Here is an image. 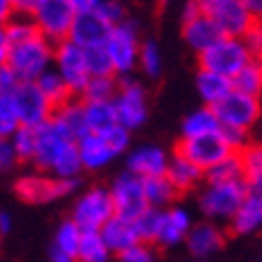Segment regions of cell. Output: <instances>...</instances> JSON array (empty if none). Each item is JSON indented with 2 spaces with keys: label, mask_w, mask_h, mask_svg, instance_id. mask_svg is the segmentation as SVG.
<instances>
[{
  "label": "cell",
  "mask_w": 262,
  "mask_h": 262,
  "mask_svg": "<svg viewBox=\"0 0 262 262\" xmlns=\"http://www.w3.org/2000/svg\"><path fill=\"white\" fill-rule=\"evenodd\" d=\"M32 164L41 173L56 176L63 181H77V176L84 171L77 142L53 118L39 127V147Z\"/></svg>",
  "instance_id": "1"
},
{
  "label": "cell",
  "mask_w": 262,
  "mask_h": 262,
  "mask_svg": "<svg viewBox=\"0 0 262 262\" xmlns=\"http://www.w3.org/2000/svg\"><path fill=\"white\" fill-rule=\"evenodd\" d=\"M226 243V231L214 222H200L192 226V231L185 238V246H188V253L195 257V260H205L209 255L219 253Z\"/></svg>",
  "instance_id": "17"
},
{
  "label": "cell",
  "mask_w": 262,
  "mask_h": 262,
  "mask_svg": "<svg viewBox=\"0 0 262 262\" xmlns=\"http://www.w3.org/2000/svg\"><path fill=\"white\" fill-rule=\"evenodd\" d=\"M96 15L101 17V19L108 24L111 29H113V27H118V24H123L125 19H130V17H127L125 5H123L120 0H103L101 8L96 10Z\"/></svg>",
  "instance_id": "43"
},
{
  "label": "cell",
  "mask_w": 262,
  "mask_h": 262,
  "mask_svg": "<svg viewBox=\"0 0 262 262\" xmlns=\"http://www.w3.org/2000/svg\"><path fill=\"white\" fill-rule=\"evenodd\" d=\"M118 92L120 77H92L80 99L87 103H108L118 96Z\"/></svg>",
  "instance_id": "31"
},
{
  "label": "cell",
  "mask_w": 262,
  "mask_h": 262,
  "mask_svg": "<svg viewBox=\"0 0 262 262\" xmlns=\"http://www.w3.org/2000/svg\"><path fill=\"white\" fill-rule=\"evenodd\" d=\"M144 192H147V202L151 209H168L173 207L176 198L181 192L176 190V185L168 181V176H157V178H147L144 181Z\"/></svg>",
  "instance_id": "28"
},
{
  "label": "cell",
  "mask_w": 262,
  "mask_h": 262,
  "mask_svg": "<svg viewBox=\"0 0 262 262\" xmlns=\"http://www.w3.org/2000/svg\"><path fill=\"white\" fill-rule=\"evenodd\" d=\"M192 214L185 209V207H168L164 209V219H161V233H159V241L157 246L161 248H171V246H178V243H185L188 233L192 231Z\"/></svg>",
  "instance_id": "20"
},
{
  "label": "cell",
  "mask_w": 262,
  "mask_h": 262,
  "mask_svg": "<svg viewBox=\"0 0 262 262\" xmlns=\"http://www.w3.org/2000/svg\"><path fill=\"white\" fill-rule=\"evenodd\" d=\"M5 94V89H3V80H0V96Z\"/></svg>",
  "instance_id": "56"
},
{
  "label": "cell",
  "mask_w": 262,
  "mask_h": 262,
  "mask_svg": "<svg viewBox=\"0 0 262 262\" xmlns=\"http://www.w3.org/2000/svg\"><path fill=\"white\" fill-rule=\"evenodd\" d=\"M84 108H87L89 130L96 133V135H103V133H108L111 127L118 125V116H116L113 101H108V103H87L84 101Z\"/></svg>",
  "instance_id": "34"
},
{
  "label": "cell",
  "mask_w": 262,
  "mask_h": 262,
  "mask_svg": "<svg viewBox=\"0 0 262 262\" xmlns=\"http://www.w3.org/2000/svg\"><path fill=\"white\" fill-rule=\"evenodd\" d=\"M253 58H255V53L248 39L224 36L219 43H214L209 51L198 56V63L202 70H212L216 75H224V77L233 80Z\"/></svg>",
  "instance_id": "4"
},
{
  "label": "cell",
  "mask_w": 262,
  "mask_h": 262,
  "mask_svg": "<svg viewBox=\"0 0 262 262\" xmlns=\"http://www.w3.org/2000/svg\"><path fill=\"white\" fill-rule=\"evenodd\" d=\"M231 233L236 236H250L255 231L262 229V195L248 192L246 202L241 205L236 216L231 219Z\"/></svg>",
  "instance_id": "27"
},
{
  "label": "cell",
  "mask_w": 262,
  "mask_h": 262,
  "mask_svg": "<svg viewBox=\"0 0 262 262\" xmlns=\"http://www.w3.org/2000/svg\"><path fill=\"white\" fill-rule=\"evenodd\" d=\"M111 195H113V205H116V216L137 222L149 209L147 192H144V181L140 176L130 173V171H123V173L113 178Z\"/></svg>",
  "instance_id": "11"
},
{
  "label": "cell",
  "mask_w": 262,
  "mask_h": 262,
  "mask_svg": "<svg viewBox=\"0 0 262 262\" xmlns=\"http://www.w3.org/2000/svg\"><path fill=\"white\" fill-rule=\"evenodd\" d=\"M8 53H10V41L5 36V27H0V68L8 65Z\"/></svg>",
  "instance_id": "52"
},
{
  "label": "cell",
  "mask_w": 262,
  "mask_h": 262,
  "mask_svg": "<svg viewBox=\"0 0 262 262\" xmlns=\"http://www.w3.org/2000/svg\"><path fill=\"white\" fill-rule=\"evenodd\" d=\"M243 168H246V185L248 192L262 195V142H253L241 151Z\"/></svg>",
  "instance_id": "30"
},
{
  "label": "cell",
  "mask_w": 262,
  "mask_h": 262,
  "mask_svg": "<svg viewBox=\"0 0 262 262\" xmlns=\"http://www.w3.org/2000/svg\"><path fill=\"white\" fill-rule=\"evenodd\" d=\"M140 48H142V41H140V27L135 19H125L123 24L113 27L111 36L106 41V51L111 56L116 77L125 80L135 68H140Z\"/></svg>",
  "instance_id": "6"
},
{
  "label": "cell",
  "mask_w": 262,
  "mask_h": 262,
  "mask_svg": "<svg viewBox=\"0 0 262 262\" xmlns=\"http://www.w3.org/2000/svg\"><path fill=\"white\" fill-rule=\"evenodd\" d=\"M222 135L224 140H226V144H229L233 151H243L246 147H250V133H243V130H233V127H222Z\"/></svg>",
  "instance_id": "47"
},
{
  "label": "cell",
  "mask_w": 262,
  "mask_h": 262,
  "mask_svg": "<svg viewBox=\"0 0 262 262\" xmlns=\"http://www.w3.org/2000/svg\"><path fill=\"white\" fill-rule=\"evenodd\" d=\"M161 68H164V60H161V51L157 41H142V48H140V70L147 75V77H159Z\"/></svg>",
  "instance_id": "41"
},
{
  "label": "cell",
  "mask_w": 262,
  "mask_h": 262,
  "mask_svg": "<svg viewBox=\"0 0 262 262\" xmlns=\"http://www.w3.org/2000/svg\"><path fill=\"white\" fill-rule=\"evenodd\" d=\"M233 89L241 92V94L262 99V60L253 58V60L233 77Z\"/></svg>",
  "instance_id": "33"
},
{
  "label": "cell",
  "mask_w": 262,
  "mask_h": 262,
  "mask_svg": "<svg viewBox=\"0 0 262 262\" xmlns=\"http://www.w3.org/2000/svg\"><path fill=\"white\" fill-rule=\"evenodd\" d=\"M202 15H207L212 22L224 32V36H238L248 39L255 27L253 15L243 8L241 0H198Z\"/></svg>",
  "instance_id": "8"
},
{
  "label": "cell",
  "mask_w": 262,
  "mask_h": 262,
  "mask_svg": "<svg viewBox=\"0 0 262 262\" xmlns=\"http://www.w3.org/2000/svg\"><path fill=\"white\" fill-rule=\"evenodd\" d=\"M19 127H22V118H19V111H17L15 96L3 94L0 96V137L12 140Z\"/></svg>",
  "instance_id": "37"
},
{
  "label": "cell",
  "mask_w": 262,
  "mask_h": 262,
  "mask_svg": "<svg viewBox=\"0 0 262 262\" xmlns=\"http://www.w3.org/2000/svg\"><path fill=\"white\" fill-rule=\"evenodd\" d=\"M10 229H12V216L5 209H0V236H8Z\"/></svg>",
  "instance_id": "55"
},
{
  "label": "cell",
  "mask_w": 262,
  "mask_h": 262,
  "mask_svg": "<svg viewBox=\"0 0 262 262\" xmlns=\"http://www.w3.org/2000/svg\"><path fill=\"white\" fill-rule=\"evenodd\" d=\"M12 96H15L22 125L41 127V125H46L48 120L53 118V113H56V108L43 96V92L39 89L36 82H19L17 89L12 92Z\"/></svg>",
  "instance_id": "15"
},
{
  "label": "cell",
  "mask_w": 262,
  "mask_h": 262,
  "mask_svg": "<svg viewBox=\"0 0 262 262\" xmlns=\"http://www.w3.org/2000/svg\"><path fill=\"white\" fill-rule=\"evenodd\" d=\"M48 262H77V260L70 257L68 253H63V250H58L56 246H51V250H48Z\"/></svg>",
  "instance_id": "54"
},
{
  "label": "cell",
  "mask_w": 262,
  "mask_h": 262,
  "mask_svg": "<svg viewBox=\"0 0 262 262\" xmlns=\"http://www.w3.org/2000/svg\"><path fill=\"white\" fill-rule=\"evenodd\" d=\"M118 260L120 262H157V253H154V248L149 243H137L130 250L120 253Z\"/></svg>",
  "instance_id": "45"
},
{
  "label": "cell",
  "mask_w": 262,
  "mask_h": 262,
  "mask_svg": "<svg viewBox=\"0 0 262 262\" xmlns=\"http://www.w3.org/2000/svg\"><path fill=\"white\" fill-rule=\"evenodd\" d=\"M192 262H202V260H192Z\"/></svg>",
  "instance_id": "57"
},
{
  "label": "cell",
  "mask_w": 262,
  "mask_h": 262,
  "mask_svg": "<svg viewBox=\"0 0 262 262\" xmlns=\"http://www.w3.org/2000/svg\"><path fill=\"white\" fill-rule=\"evenodd\" d=\"M243 3V8L253 15V19L257 22V19H262V0H241Z\"/></svg>",
  "instance_id": "53"
},
{
  "label": "cell",
  "mask_w": 262,
  "mask_h": 262,
  "mask_svg": "<svg viewBox=\"0 0 262 262\" xmlns=\"http://www.w3.org/2000/svg\"><path fill=\"white\" fill-rule=\"evenodd\" d=\"M5 36H8L10 46H15V43H22V41L39 36V29H36V24H34V19L29 15H15L5 24Z\"/></svg>",
  "instance_id": "39"
},
{
  "label": "cell",
  "mask_w": 262,
  "mask_h": 262,
  "mask_svg": "<svg viewBox=\"0 0 262 262\" xmlns=\"http://www.w3.org/2000/svg\"><path fill=\"white\" fill-rule=\"evenodd\" d=\"M222 39H224V32L207 15H198V17H192V19H188V22H183V41L198 56H202L205 51H209Z\"/></svg>",
  "instance_id": "19"
},
{
  "label": "cell",
  "mask_w": 262,
  "mask_h": 262,
  "mask_svg": "<svg viewBox=\"0 0 262 262\" xmlns=\"http://www.w3.org/2000/svg\"><path fill=\"white\" fill-rule=\"evenodd\" d=\"M12 144H15V149L22 161H34L36 147H39V127L22 125L12 137Z\"/></svg>",
  "instance_id": "40"
},
{
  "label": "cell",
  "mask_w": 262,
  "mask_h": 262,
  "mask_svg": "<svg viewBox=\"0 0 262 262\" xmlns=\"http://www.w3.org/2000/svg\"><path fill=\"white\" fill-rule=\"evenodd\" d=\"M176 151H181L185 159H190L192 164H198L205 173L209 168H214L219 161H224L226 157L238 154V151H233L229 144H226L222 130H219V133H212V135H205V137H195V140H181Z\"/></svg>",
  "instance_id": "14"
},
{
  "label": "cell",
  "mask_w": 262,
  "mask_h": 262,
  "mask_svg": "<svg viewBox=\"0 0 262 262\" xmlns=\"http://www.w3.org/2000/svg\"><path fill=\"white\" fill-rule=\"evenodd\" d=\"M108 257H111V250L106 246L101 231H84L77 262H108Z\"/></svg>",
  "instance_id": "35"
},
{
  "label": "cell",
  "mask_w": 262,
  "mask_h": 262,
  "mask_svg": "<svg viewBox=\"0 0 262 262\" xmlns=\"http://www.w3.org/2000/svg\"><path fill=\"white\" fill-rule=\"evenodd\" d=\"M207 183H236L246 181V168H243V157L241 154H231L224 161H219L214 168H209L205 173Z\"/></svg>",
  "instance_id": "32"
},
{
  "label": "cell",
  "mask_w": 262,
  "mask_h": 262,
  "mask_svg": "<svg viewBox=\"0 0 262 262\" xmlns=\"http://www.w3.org/2000/svg\"><path fill=\"white\" fill-rule=\"evenodd\" d=\"M82 233H84V231L72 222V219H65V222L58 224L56 236H53V246H56L58 250H63V253H68L70 257L77 260L80 243H82Z\"/></svg>",
  "instance_id": "36"
},
{
  "label": "cell",
  "mask_w": 262,
  "mask_h": 262,
  "mask_svg": "<svg viewBox=\"0 0 262 262\" xmlns=\"http://www.w3.org/2000/svg\"><path fill=\"white\" fill-rule=\"evenodd\" d=\"M248 41H250V46H253V53L257 60H262V19H257L253 27V32H250V36H248Z\"/></svg>",
  "instance_id": "48"
},
{
  "label": "cell",
  "mask_w": 262,
  "mask_h": 262,
  "mask_svg": "<svg viewBox=\"0 0 262 262\" xmlns=\"http://www.w3.org/2000/svg\"><path fill=\"white\" fill-rule=\"evenodd\" d=\"M70 3L77 15H94L96 10L101 8L103 0H70Z\"/></svg>",
  "instance_id": "49"
},
{
  "label": "cell",
  "mask_w": 262,
  "mask_h": 262,
  "mask_svg": "<svg viewBox=\"0 0 262 262\" xmlns=\"http://www.w3.org/2000/svg\"><path fill=\"white\" fill-rule=\"evenodd\" d=\"M248 198V185L246 181L236 183H207L198 195L200 212L207 216V222H229L236 216L241 205Z\"/></svg>",
  "instance_id": "3"
},
{
  "label": "cell",
  "mask_w": 262,
  "mask_h": 262,
  "mask_svg": "<svg viewBox=\"0 0 262 262\" xmlns=\"http://www.w3.org/2000/svg\"><path fill=\"white\" fill-rule=\"evenodd\" d=\"M77 149H80V161L84 171H101L116 159V154L103 140V135H96V133L82 137L77 142Z\"/></svg>",
  "instance_id": "23"
},
{
  "label": "cell",
  "mask_w": 262,
  "mask_h": 262,
  "mask_svg": "<svg viewBox=\"0 0 262 262\" xmlns=\"http://www.w3.org/2000/svg\"><path fill=\"white\" fill-rule=\"evenodd\" d=\"M214 111L222 127H233V130H243L253 135V130L262 120V99L241 94L233 89L219 106H214Z\"/></svg>",
  "instance_id": "9"
},
{
  "label": "cell",
  "mask_w": 262,
  "mask_h": 262,
  "mask_svg": "<svg viewBox=\"0 0 262 262\" xmlns=\"http://www.w3.org/2000/svg\"><path fill=\"white\" fill-rule=\"evenodd\" d=\"M53 56H56V46L39 34L29 41L10 46L5 68L15 72L19 82H36L43 72L53 68Z\"/></svg>",
  "instance_id": "2"
},
{
  "label": "cell",
  "mask_w": 262,
  "mask_h": 262,
  "mask_svg": "<svg viewBox=\"0 0 262 262\" xmlns=\"http://www.w3.org/2000/svg\"><path fill=\"white\" fill-rule=\"evenodd\" d=\"M116 106V116H118V125L127 127L130 133L142 127L149 116V99H147V89L133 77L120 80V92L113 99Z\"/></svg>",
  "instance_id": "12"
},
{
  "label": "cell",
  "mask_w": 262,
  "mask_h": 262,
  "mask_svg": "<svg viewBox=\"0 0 262 262\" xmlns=\"http://www.w3.org/2000/svg\"><path fill=\"white\" fill-rule=\"evenodd\" d=\"M166 176H168V181L176 185L178 192H190L205 181V171H202L198 164H192L190 159H185L181 151H173V154H171Z\"/></svg>",
  "instance_id": "25"
},
{
  "label": "cell",
  "mask_w": 262,
  "mask_h": 262,
  "mask_svg": "<svg viewBox=\"0 0 262 262\" xmlns=\"http://www.w3.org/2000/svg\"><path fill=\"white\" fill-rule=\"evenodd\" d=\"M53 120L63 127L65 133L80 142L82 137H87L92 130H89V120H87V108H84V101L82 99H75L72 96L68 103H63L56 113H53Z\"/></svg>",
  "instance_id": "22"
},
{
  "label": "cell",
  "mask_w": 262,
  "mask_h": 262,
  "mask_svg": "<svg viewBox=\"0 0 262 262\" xmlns=\"http://www.w3.org/2000/svg\"><path fill=\"white\" fill-rule=\"evenodd\" d=\"M111 36V27L96 15H77L75 24H72L70 41L75 46H80L82 51H92V48H103L106 41Z\"/></svg>",
  "instance_id": "18"
},
{
  "label": "cell",
  "mask_w": 262,
  "mask_h": 262,
  "mask_svg": "<svg viewBox=\"0 0 262 262\" xmlns=\"http://www.w3.org/2000/svg\"><path fill=\"white\" fill-rule=\"evenodd\" d=\"M53 68H56L58 75L65 80V84L70 87L72 94L82 96V92L87 89L89 80H92V72H89V65H87V53L68 39L56 46Z\"/></svg>",
  "instance_id": "13"
},
{
  "label": "cell",
  "mask_w": 262,
  "mask_h": 262,
  "mask_svg": "<svg viewBox=\"0 0 262 262\" xmlns=\"http://www.w3.org/2000/svg\"><path fill=\"white\" fill-rule=\"evenodd\" d=\"M32 19L43 39H48L53 46L70 39L72 24L77 19V12L70 0H39L36 10L32 12Z\"/></svg>",
  "instance_id": "7"
},
{
  "label": "cell",
  "mask_w": 262,
  "mask_h": 262,
  "mask_svg": "<svg viewBox=\"0 0 262 262\" xmlns=\"http://www.w3.org/2000/svg\"><path fill=\"white\" fill-rule=\"evenodd\" d=\"M101 236H103V241H106L108 250L116 255L125 253V250H130V248L137 246V243H142L135 222L123 219V216H113L111 222L101 229Z\"/></svg>",
  "instance_id": "24"
},
{
  "label": "cell",
  "mask_w": 262,
  "mask_h": 262,
  "mask_svg": "<svg viewBox=\"0 0 262 262\" xmlns=\"http://www.w3.org/2000/svg\"><path fill=\"white\" fill-rule=\"evenodd\" d=\"M36 84H39V89L43 92V96L51 101V106H53L56 111L63 106V103H68L72 96H75L70 92V87L65 84V80L58 75L56 68H51L48 72H43L39 80H36Z\"/></svg>",
  "instance_id": "29"
},
{
  "label": "cell",
  "mask_w": 262,
  "mask_h": 262,
  "mask_svg": "<svg viewBox=\"0 0 262 262\" xmlns=\"http://www.w3.org/2000/svg\"><path fill=\"white\" fill-rule=\"evenodd\" d=\"M10 3L15 8V15H29V17L39 5V0H10Z\"/></svg>",
  "instance_id": "50"
},
{
  "label": "cell",
  "mask_w": 262,
  "mask_h": 262,
  "mask_svg": "<svg viewBox=\"0 0 262 262\" xmlns=\"http://www.w3.org/2000/svg\"><path fill=\"white\" fill-rule=\"evenodd\" d=\"M15 17V8H12V3L10 0H0V27H5Z\"/></svg>",
  "instance_id": "51"
},
{
  "label": "cell",
  "mask_w": 262,
  "mask_h": 262,
  "mask_svg": "<svg viewBox=\"0 0 262 262\" xmlns=\"http://www.w3.org/2000/svg\"><path fill=\"white\" fill-rule=\"evenodd\" d=\"M19 161H22V159H19V154H17L12 140L0 137V173H10V171L19 164Z\"/></svg>",
  "instance_id": "46"
},
{
  "label": "cell",
  "mask_w": 262,
  "mask_h": 262,
  "mask_svg": "<svg viewBox=\"0 0 262 262\" xmlns=\"http://www.w3.org/2000/svg\"><path fill=\"white\" fill-rule=\"evenodd\" d=\"M222 123L216 118V111L209 106H200L190 111L181 123V140H195V137H205L212 133H219Z\"/></svg>",
  "instance_id": "26"
},
{
  "label": "cell",
  "mask_w": 262,
  "mask_h": 262,
  "mask_svg": "<svg viewBox=\"0 0 262 262\" xmlns=\"http://www.w3.org/2000/svg\"><path fill=\"white\" fill-rule=\"evenodd\" d=\"M130 130L123 125H116L111 127L108 133H103V140L108 142V147L113 149V154L118 157V154H127V149H130Z\"/></svg>",
  "instance_id": "44"
},
{
  "label": "cell",
  "mask_w": 262,
  "mask_h": 262,
  "mask_svg": "<svg viewBox=\"0 0 262 262\" xmlns=\"http://www.w3.org/2000/svg\"><path fill=\"white\" fill-rule=\"evenodd\" d=\"M75 188H77V181H63V178L41 173V171L19 176L15 183L17 198L22 202H29V205H46V202L60 200L65 195H70Z\"/></svg>",
  "instance_id": "10"
},
{
  "label": "cell",
  "mask_w": 262,
  "mask_h": 262,
  "mask_svg": "<svg viewBox=\"0 0 262 262\" xmlns=\"http://www.w3.org/2000/svg\"><path fill=\"white\" fill-rule=\"evenodd\" d=\"M161 219H164V209H147L140 219L135 222L137 233H140V241L142 243H149V246H157L161 233Z\"/></svg>",
  "instance_id": "38"
},
{
  "label": "cell",
  "mask_w": 262,
  "mask_h": 262,
  "mask_svg": "<svg viewBox=\"0 0 262 262\" xmlns=\"http://www.w3.org/2000/svg\"><path fill=\"white\" fill-rule=\"evenodd\" d=\"M168 161H171V154L166 149H161L159 144H140V147L127 151L125 171L147 181V178L166 176Z\"/></svg>",
  "instance_id": "16"
},
{
  "label": "cell",
  "mask_w": 262,
  "mask_h": 262,
  "mask_svg": "<svg viewBox=\"0 0 262 262\" xmlns=\"http://www.w3.org/2000/svg\"><path fill=\"white\" fill-rule=\"evenodd\" d=\"M195 89H198L200 99H202V106L214 108V106H219V103L233 92V80L224 77V75H216V72H212V70H202V68H198V75H195Z\"/></svg>",
  "instance_id": "21"
},
{
  "label": "cell",
  "mask_w": 262,
  "mask_h": 262,
  "mask_svg": "<svg viewBox=\"0 0 262 262\" xmlns=\"http://www.w3.org/2000/svg\"><path fill=\"white\" fill-rule=\"evenodd\" d=\"M113 216H116V205H113L111 188L92 185L89 190H84L75 200L70 219L82 231H101Z\"/></svg>",
  "instance_id": "5"
},
{
  "label": "cell",
  "mask_w": 262,
  "mask_h": 262,
  "mask_svg": "<svg viewBox=\"0 0 262 262\" xmlns=\"http://www.w3.org/2000/svg\"><path fill=\"white\" fill-rule=\"evenodd\" d=\"M87 53V65L92 77H116V70H113L111 56L106 46L103 48H92V51H84Z\"/></svg>",
  "instance_id": "42"
}]
</instances>
